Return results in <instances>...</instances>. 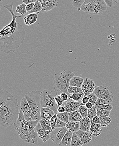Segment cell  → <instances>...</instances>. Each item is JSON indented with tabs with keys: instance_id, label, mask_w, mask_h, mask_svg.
Here are the masks:
<instances>
[{
	"instance_id": "cell-4",
	"label": "cell",
	"mask_w": 119,
	"mask_h": 146,
	"mask_svg": "<svg viewBox=\"0 0 119 146\" xmlns=\"http://www.w3.org/2000/svg\"><path fill=\"white\" fill-rule=\"evenodd\" d=\"M74 76L75 73L73 71L64 70L60 73H56L54 80V89L57 92L68 94L70 80Z\"/></svg>"
},
{
	"instance_id": "cell-32",
	"label": "cell",
	"mask_w": 119,
	"mask_h": 146,
	"mask_svg": "<svg viewBox=\"0 0 119 146\" xmlns=\"http://www.w3.org/2000/svg\"><path fill=\"white\" fill-rule=\"evenodd\" d=\"M83 96H84L80 93H74L69 96V99L76 102H82V100Z\"/></svg>"
},
{
	"instance_id": "cell-42",
	"label": "cell",
	"mask_w": 119,
	"mask_h": 146,
	"mask_svg": "<svg viewBox=\"0 0 119 146\" xmlns=\"http://www.w3.org/2000/svg\"><path fill=\"white\" fill-rule=\"evenodd\" d=\"M66 123L57 118L56 128H62L66 126Z\"/></svg>"
},
{
	"instance_id": "cell-31",
	"label": "cell",
	"mask_w": 119,
	"mask_h": 146,
	"mask_svg": "<svg viewBox=\"0 0 119 146\" xmlns=\"http://www.w3.org/2000/svg\"><path fill=\"white\" fill-rule=\"evenodd\" d=\"M78 110L82 117H88V109L86 108L85 104L82 102L81 103L80 106L79 107Z\"/></svg>"
},
{
	"instance_id": "cell-18",
	"label": "cell",
	"mask_w": 119,
	"mask_h": 146,
	"mask_svg": "<svg viewBox=\"0 0 119 146\" xmlns=\"http://www.w3.org/2000/svg\"><path fill=\"white\" fill-rule=\"evenodd\" d=\"M38 14L36 13H31L24 18V21L26 25L31 26L35 23L38 19Z\"/></svg>"
},
{
	"instance_id": "cell-19",
	"label": "cell",
	"mask_w": 119,
	"mask_h": 146,
	"mask_svg": "<svg viewBox=\"0 0 119 146\" xmlns=\"http://www.w3.org/2000/svg\"><path fill=\"white\" fill-rule=\"evenodd\" d=\"M73 132L68 130L64 136L60 143V146H71L72 137Z\"/></svg>"
},
{
	"instance_id": "cell-2",
	"label": "cell",
	"mask_w": 119,
	"mask_h": 146,
	"mask_svg": "<svg viewBox=\"0 0 119 146\" xmlns=\"http://www.w3.org/2000/svg\"><path fill=\"white\" fill-rule=\"evenodd\" d=\"M20 108L17 100L6 90H0V126L5 129L18 119Z\"/></svg>"
},
{
	"instance_id": "cell-50",
	"label": "cell",
	"mask_w": 119,
	"mask_h": 146,
	"mask_svg": "<svg viewBox=\"0 0 119 146\" xmlns=\"http://www.w3.org/2000/svg\"><path fill=\"white\" fill-rule=\"evenodd\" d=\"M37 1H39L41 3H42L47 1H56V0H37Z\"/></svg>"
},
{
	"instance_id": "cell-10",
	"label": "cell",
	"mask_w": 119,
	"mask_h": 146,
	"mask_svg": "<svg viewBox=\"0 0 119 146\" xmlns=\"http://www.w3.org/2000/svg\"><path fill=\"white\" fill-rule=\"evenodd\" d=\"M19 108L23 113L25 120H31L33 116L32 111L25 97H23L21 100Z\"/></svg>"
},
{
	"instance_id": "cell-46",
	"label": "cell",
	"mask_w": 119,
	"mask_h": 146,
	"mask_svg": "<svg viewBox=\"0 0 119 146\" xmlns=\"http://www.w3.org/2000/svg\"><path fill=\"white\" fill-rule=\"evenodd\" d=\"M65 112H66V109L64 107H63L62 106L58 107V109H57V112L59 113H63Z\"/></svg>"
},
{
	"instance_id": "cell-3",
	"label": "cell",
	"mask_w": 119,
	"mask_h": 146,
	"mask_svg": "<svg viewBox=\"0 0 119 146\" xmlns=\"http://www.w3.org/2000/svg\"><path fill=\"white\" fill-rule=\"evenodd\" d=\"M39 121L25 120L23 113L20 109L18 119L14 124V128L19 137L24 141L36 145L38 143L39 136L35 130Z\"/></svg>"
},
{
	"instance_id": "cell-25",
	"label": "cell",
	"mask_w": 119,
	"mask_h": 146,
	"mask_svg": "<svg viewBox=\"0 0 119 146\" xmlns=\"http://www.w3.org/2000/svg\"><path fill=\"white\" fill-rule=\"evenodd\" d=\"M84 144L82 143L80 138L76 133L73 132L72 137V142H71V146H82Z\"/></svg>"
},
{
	"instance_id": "cell-17",
	"label": "cell",
	"mask_w": 119,
	"mask_h": 146,
	"mask_svg": "<svg viewBox=\"0 0 119 146\" xmlns=\"http://www.w3.org/2000/svg\"><path fill=\"white\" fill-rule=\"evenodd\" d=\"M55 114V113L51 109L46 107H41L40 113L41 119L50 120Z\"/></svg>"
},
{
	"instance_id": "cell-30",
	"label": "cell",
	"mask_w": 119,
	"mask_h": 146,
	"mask_svg": "<svg viewBox=\"0 0 119 146\" xmlns=\"http://www.w3.org/2000/svg\"><path fill=\"white\" fill-rule=\"evenodd\" d=\"M56 114L57 118H59L64 122L67 123L69 121L68 112H63V113L57 112Z\"/></svg>"
},
{
	"instance_id": "cell-41",
	"label": "cell",
	"mask_w": 119,
	"mask_h": 146,
	"mask_svg": "<svg viewBox=\"0 0 119 146\" xmlns=\"http://www.w3.org/2000/svg\"><path fill=\"white\" fill-rule=\"evenodd\" d=\"M55 100L57 104L58 105V107L62 106L64 102H65L64 100L61 98L60 95H57L55 97Z\"/></svg>"
},
{
	"instance_id": "cell-29",
	"label": "cell",
	"mask_w": 119,
	"mask_h": 146,
	"mask_svg": "<svg viewBox=\"0 0 119 146\" xmlns=\"http://www.w3.org/2000/svg\"><path fill=\"white\" fill-rule=\"evenodd\" d=\"M26 4L23 3L17 6L16 11L22 15H25L27 13Z\"/></svg>"
},
{
	"instance_id": "cell-8",
	"label": "cell",
	"mask_w": 119,
	"mask_h": 146,
	"mask_svg": "<svg viewBox=\"0 0 119 146\" xmlns=\"http://www.w3.org/2000/svg\"><path fill=\"white\" fill-rule=\"evenodd\" d=\"M94 93L98 98L105 99L110 104L113 102V96L112 91L107 87L103 86H96Z\"/></svg>"
},
{
	"instance_id": "cell-39",
	"label": "cell",
	"mask_w": 119,
	"mask_h": 146,
	"mask_svg": "<svg viewBox=\"0 0 119 146\" xmlns=\"http://www.w3.org/2000/svg\"><path fill=\"white\" fill-rule=\"evenodd\" d=\"M104 1L107 6L112 8L118 3V0H104Z\"/></svg>"
},
{
	"instance_id": "cell-14",
	"label": "cell",
	"mask_w": 119,
	"mask_h": 146,
	"mask_svg": "<svg viewBox=\"0 0 119 146\" xmlns=\"http://www.w3.org/2000/svg\"><path fill=\"white\" fill-rule=\"evenodd\" d=\"M81 102H76L72 100L66 102L64 105L66 112L69 113L73 111L78 110Z\"/></svg>"
},
{
	"instance_id": "cell-15",
	"label": "cell",
	"mask_w": 119,
	"mask_h": 146,
	"mask_svg": "<svg viewBox=\"0 0 119 146\" xmlns=\"http://www.w3.org/2000/svg\"><path fill=\"white\" fill-rule=\"evenodd\" d=\"M58 0L56 1H47L42 3L43 9L41 12L42 13L48 12L57 7L58 4Z\"/></svg>"
},
{
	"instance_id": "cell-40",
	"label": "cell",
	"mask_w": 119,
	"mask_h": 146,
	"mask_svg": "<svg viewBox=\"0 0 119 146\" xmlns=\"http://www.w3.org/2000/svg\"><path fill=\"white\" fill-rule=\"evenodd\" d=\"M107 104L110 103L105 99L98 98L94 105H102L104 104Z\"/></svg>"
},
{
	"instance_id": "cell-5",
	"label": "cell",
	"mask_w": 119,
	"mask_h": 146,
	"mask_svg": "<svg viewBox=\"0 0 119 146\" xmlns=\"http://www.w3.org/2000/svg\"><path fill=\"white\" fill-rule=\"evenodd\" d=\"M41 93L40 91H33L27 93L25 95L32 111L31 120L41 119L40 113L42 107L41 102Z\"/></svg>"
},
{
	"instance_id": "cell-27",
	"label": "cell",
	"mask_w": 119,
	"mask_h": 146,
	"mask_svg": "<svg viewBox=\"0 0 119 146\" xmlns=\"http://www.w3.org/2000/svg\"><path fill=\"white\" fill-rule=\"evenodd\" d=\"M101 120V125L103 127H106L110 123L112 119L109 116H101L99 117Z\"/></svg>"
},
{
	"instance_id": "cell-28",
	"label": "cell",
	"mask_w": 119,
	"mask_h": 146,
	"mask_svg": "<svg viewBox=\"0 0 119 146\" xmlns=\"http://www.w3.org/2000/svg\"><path fill=\"white\" fill-rule=\"evenodd\" d=\"M68 94H72L74 93H80L81 94L83 95V96H85L84 93L83 92L82 87H79L69 86L68 88Z\"/></svg>"
},
{
	"instance_id": "cell-9",
	"label": "cell",
	"mask_w": 119,
	"mask_h": 146,
	"mask_svg": "<svg viewBox=\"0 0 119 146\" xmlns=\"http://www.w3.org/2000/svg\"><path fill=\"white\" fill-rule=\"evenodd\" d=\"M68 130L66 126L62 128H55L50 133L51 139L55 144L59 145Z\"/></svg>"
},
{
	"instance_id": "cell-12",
	"label": "cell",
	"mask_w": 119,
	"mask_h": 146,
	"mask_svg": "<svg viewBox=\"0 0 119 146\" xmlns=\"http://www.w3.org/2000/svg\"><path fill=\"white\" fill-rule=\"evenodd\" d=\"M35 130L38 133L39 138H40L44 142L49 140L50 138V132L48 130L43 129L39 122L38 123L35 127Z\"/></svg>"
},
{
	"instance_id": "cell-13",
	"label": "cell",
	"mask_w": 119,
	"mask_h": 146,
	"mask_svg": "<svg viewBox=\"0 0 119 146\" xmlns=\"http://www.w3.org/2000/svg\"><path fill=\"white\" fill-rule=\"evenodd\" d=\"M75 133L84 145H87L92 140V134L90 132L85 131L80 129Z\"/></svg>"
},
{
	"instance_id": "cell-21",
	"label": "cell",
	"mask_w": 119,
	"mask_h": 146,
	"mask_svg": "<svg viewBox=\"0 0 119 146\" xmlns=\"http://www.w3.org/2000/svg\"><path fill=\"white\" fill-rule=\"evenodd\" d=\"M101 124L92 123L90 129V132L95 137L99 136L102 131Z\"/></svg>"
},
{
	"instance_id": "cell-7",
	"label": "cell",
	"mask_w": 119,
	"mask_h": 146,
	"mask_svg": "<svg viewBox=\"0 0 119 146\" xmlns=\"http://www.w3.org/2000/svg\"><path fill=\"white\" fill-rule=\"evenodd\" d=\"M57 95V92L55 89H47L41 93V107H46L52 109L54 112L57 113L58 106L55 100V97Z\"/></svg>"
},
{
	"instance_id": "cell-20",
	"label": "cell",
	"mask_w": 119,
	"mask_h": 146,
	"mask_svg": "<svg viewBox=\"0 0 119 146\" xmlns=\"http://www.w3.org/2000/svg\"><path fill=\"white\" fill-rule=\"evenodd\" d=\"M66 127L68 130L76 132L80 129V121H69L66 123Z\"/></svg>"
},
{
	"instance_id": "cell-49",
	"label": "cell",
	"mask_w": 119,
	"mask_h": 146,
	"mask_svg": "<svg viewBox=\"0 0 119 146\" xmlns=\"http://www.w3.org/2000/svg\"><path fill=\"white\" fill-rule=\"evenodd\" d=\"M85 106H86V108L88 109H89L91 108L92 107H93L94 105L92 104L91 102H88L86 104H85Z\"/></svg>"
},
{
	"instance_id": "cell-38",
	"label": "cell",
	"mask_w": 119,
	"mask_h": 146,
	"mask_svg": "<svg viewBox=\"0 0 119 146\" xmlns=\"http://www.w3.org/2000/svg\"><path fill=\"white\" fill-rule=\"evenodd\" d=\"M57 120V114L55 113V114L51 117V119H50L51 127L53 130L55 129Z\"/></svg>"
},
{
	"instance_id": "cell-6",
	"label": "cell",
	"mask_w": 119,
	"mask_h": 146,
	"mask_svg": "<svg viewBox=\"0 0 119 146\" xmlns=\"http://www.w3.org/2000/svg\"><path fill=\"white\" fill-rule=\"evenodd\" d=\"M107 6L104 0H85L80 10L89 15H99L106 10Z\"/></svg>"
},
{
	"instance_id": "cell-34",
	"label": "cell",
	"mask_w": 119,
	"mask_h": 146,
	"mask_svg": "<svg viewBox=\"0 0 119 146\" xmlns=\"http://www.w3.org/2000/svg\"><path fill=\"white\" fill-rule=\"evenodd\" d=\"M96 115H97V110L94 105L91 108L88 109V117L92 119Z\"/></svg>"
},
{
	"instance_id": "cell-48",
	"label": "cell",
	"mask_w": 119,
	"mask_h": 146,
	"mask_svg": "<svg viewBox=\"0 0 119 146\" xmlns=\"http://www.w3.org/2000/svg\"><path fill=\"white\" fill-rule=\"evenodd\" d=\"M23 3H25V4H29V3H35L37 1V0H22Z\"/></svg>"
},
{
	"instance_id": "cell-22",
	"label": "cell",
	"mask_w": 119,
	"mask_h": 146,
	"mask_svg": "<svg viewBox=\"0 0 119 146\" xmlns=\"http://www.w3.org/2000/svg\"><path fill=\"white\" fill-rule=\"evenodd\" d=\"M84 80L85 79L82 78L74 76L70 80L69 85L70 86L82 87Z\"/></svg>"
},
{
	"instance_id": "cell-24",
	"label": "cell",
	"mask_w": 119,
	"mask_h": 146,
	"mask_svg": "<svg viewBox=\"0 0 119 146\" xmlns=\"http://www.w3.org/2000/svg\"><path fill=\"white\" fill-rule=\"evenodd\" d=\"M43 129L49 131L50 132L52 131L53 129L51 127L50 120L41 119L39 121Z\"/></svg>"
},
{
	"instance_id": "cell-16",
	"label": "cell",
	"mask_w": 119,
	"mask_h": 146,
	"mask_svg": "<svg viewBox=\"0 0 119 146\" xmlns=\"http://www.w3.org/2000/svg\"><path fill=\"white\" fill-rule=\"evenodd\" d=\"M92 123V119L88 117H83L80 121V129L85 131H90V127Z\"/></svg>"
},
{
	"instance_id": "cell-1",
	"label": "cell",
	"mask_w": 119,
	"mask_h": 146,
	"mask_svg": "<svg viewBox=\"0 0 119 146\" xmlns=\"http://www.w3.org/2000/svg\"><path fill=\"white\" fill-rule=\"evenodd\" d=\"M12 15L11 22L4 27L0 32L1 50L6 54L10 52H15L20 45L23 43L25 37V32L23 25L16 21L17 18H21L17 15L13 10V3H11L4 6Z\"/></svg>"
},
{
	"instance_id": "cell-45",
	"label": "cell",
	"mask_w": 119,
	"mask_h": 146,
	"mask_svg": "<svg viewBox=\"0 0 119 146\" xmlns=\"http://www.w3.org/2000/svg\"><path fill=\"white\" fill-rule=\"evenodd\" d=\"M60 96H61L62 99L64 100V101L66 102L68 100V95L66 93H61L60 94Z\"/></svg>"
},
{
	"instance_id": "cell-11",
	"label": "cell",
	"mask_w": 119,
	"mask_h": 146,
	"mask_svg": "<svg viewBox=\"0 0 119 146\" xmlns=\"http://www.w3.org/2000/svg\"><path fill=\"white\" fill-rule=\"evenodd\" d=\"M96 87V85L93 80L86 78L82 86L85 96H87L94 92Z\"/></svg>"
},
{
	"instance_id": "cell-26",
	"label": "cell",
	"mask_w": 119,
	"mask_h": 146,
	"mask_svg": "<svg viewBox=\"0 0 119 146\" xmlns=\"http://www.w3.org/2000/svg\"><path fill=\"white\" fill-rule=\"evenodd\" d=\"M43 9L42 4L40 2L37 1L34 3L33 8L31 11H29V14L31 13H36L39 14L40 11H41Z\"/></svg>"
},
{
	"instance_id": "cell-47",
	"label": "cell",
	"mask_w": 119,
	"mask_h": 146,
	"mask_svg": "<svg viewBox=\"0 0 119 146\" xmlns=\"http://www.w3.org/2000/svg\"><path fill=\"white\" fill-rule=\"evenodd\" d=\"M89 102V99L88 96H83V98H82V103L86 104L88 102Z\"/></svg>"
},
{
	"instance_id": "cell-35",
	"label": "cell",
	"mask_w": 119,
	"mask_h": 146,
	"mask_svg": "<svg viewBox=\"0 0 119 146\" xmlns=\"http://www.w3.org/2000/svg\"><path fill=\"white\" fill-rule=\"evenodd\" d=\"M97 110V115L100 117L101 116H109L110 114V111L105 110L102 109L96 108Z\"/></svg>"
},
{
	"instance_id": "cell-37",
	"label": "cell",
	"mask_w": 119,
	"mask_h": 146,
	"mask_svg": "<svg viewBox=\"0 0 119 146\" xmlns=\"http://www.w3.org/2000/svg\"><path fill=\"white\" fill-rule=\"evenodd\" d=\"M96 108L102 109L105 110L111 111L113 109V106L110 104H104L102 105H94Z\"/></svg>"
},
{
	"instance_id": "cell-43",
	"label": "cell",
	"mask_w": 119,
	"mask_h": 146,
	"mask_svg": "<svg viewBox=\"0 0 119 146\" xmlns=\"http://www.w3.org/2000/svg\"><path fill=\"white\" fill-rule=\"evenodd\" d=\"M35 3H29V4L26 5V10L27 12L31 11V10L33 9V7L34 6Z\"/></svg>"
},
{
	"instance_id": "cell-44",
	"label": "cell",
	"mask_w": 119,
	"mask_h": 146,
	"mask_svg": "<svg viewBox=\"0 0 119 146\" xmlns=\"http://www.w3.org/2000/svg\"><path fill=\"white\" fill-rule=\"evenodd\" d=\"M92 123L101 124V120L98 115L96 116L92 119Z\"/></svg>"
},
{
	"instance_id": "cell-33",
	"label": "cell",
	"mask_w": 119,
	"mask_h": 146,
	"mask_svg": "<svg viewBox=\"0 0 119 146\" xmlns=\"http://www.w3.org/2000/svg\"><path fill=\"white\" fill-rule=\"evenodd\" d=\"M85 0H69L71 3L74 7L77 8L80 10L81 7L85 2Z\"/></svg>"
},
{
	"instance_id": "cell-36",
	"label": "cell",
	"mask_w": 119,
	"mask_h": 146,
	"mask_svg": "<svg viewBox=\"0 0 119 146\" xmlns=\"http://www.w3.org/2000/svg\"><path fill=\"white\" fill-rule=\"evenodd\" d=\"M87 96L88 98L89 102H91L93 105H95L96 102L97 101L98 99V97L96 95V94L93 92L92 93L90 94Z\"/></svg>"
},
{
	"instance_id": "cell-23",
	"label": "cell",
	"mask_w": 119,
	"mask_h": 146,
	"mask_svg": "<svg viewBox=\"0 0 119 146\" xmlns=\"http://www.w3.org/2000/svg\"><path fill=\"white\" fill-rule=\"evenodd\" d=\"M69 121H80L83 117L79 110L73 111L68 113Z\"/></svg>"
}]
</instances>
